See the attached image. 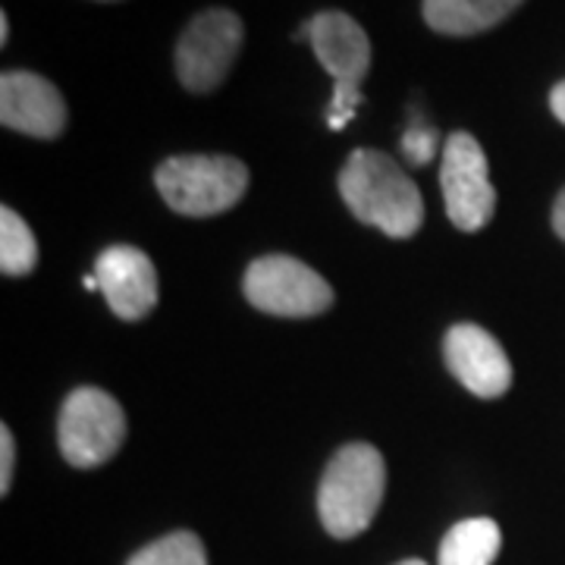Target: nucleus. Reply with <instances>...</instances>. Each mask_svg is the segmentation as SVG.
<instances>
[{"mask_svg": "<svg viewBox=\"0 0 565 565\" xmlns=\"http://www.w3.org/2000/svg\"><path fill=\"white\" fill-rule=\"evenodd\" d=\"M95 280L110 311L122 321H141L158 305V270L136 245H110L95 262Z\"/></svg>", "mask_w": 565, "mask_h": 565, "instance_id": "11", "label": "nucleus"}, {"mask_svg": "<svg viewBox=\"0 0 565 565\" xmlns=\"http://www.w3.org/2000/svg\"><path fill=\"white\" fill-rule=\"evenodd\" d=\"M446 367L481 399H500L512 386V364L497 337L478 323H456L444 340Z\"/></svg>", "mask_w": 565, "mask_h": 565, "instance_id": "9", "label": "nucleus"}, {"mask_svg": "<svg viewBox=\"0 0 565 565\" xmlns=\"http://www.w3.org/2000/svg\"><path fill=\"white\" fill-rule=\"evenodd\" d=\"M550 110L565 126V79L559 85H553V92H550Z\"/></svg>", "mask_w": 565, "mask_h": 565, "instance_id": "18", "label": "nucleus"}, {"mask_svg": "<svg viewBox=\"0 0 565 565\" xmlns=\"http://www.w3.org/2000/svg\"><path fill=\"white\" fill-rule=\"evenodd\" d=\"M13 468H17V440L7 424H0V493L7 497L13 487Z\"/></svg>", "mask_w": 565, "mask_h": 565, "instance_id": "17", "label": "nucleus"}, {"mask_svg": "<svg viewBox=\"0 0 565 565\" xmlns=\"http://www.w3.org/2000/svg\"><path fill=\"white\" fill-rule=\"evenodd\" d=\"M122 440L126 415L110 393L98 386H79L63 399L57 444L66 462L76 468H98L120 452Z\"/></svg>", "mask_w": 565, "mask_h": 565, "instance_id": "5", "label": "nucleus"}, {"mask_svg": "<svg viewBox=\"0 0 565 565\" xmlns=\"http://www.w3.org/2000/svg\"><path fill=\"white\" fill-rule=\"evenodd\" d=\"M553 230H556V236L565 243V189L559 192L556 204H553Z\"/></svg>", "mask_w": 565, "mask_h": 565, "instance_id": "19", "label": "nucleus"}, {"mask_svg": "<svg viewBox=\"0 0 565 565\" xmlns=\"http://www.w3.org/2000/svg\"><path fill=\"white\" fill-rule=\"evenodd\" d=\"M245 29L233 10H204L182 29L177 44V76L185 92L207 95L230 76L239 57Z\"/></svg>", "mask_w": 565, "mask_h": 565, "instance_id": "7", "label": "nucleus"}, {"mask_svg": "<svg viewBox=\"0 0 565 565\" xmlns=\"http://www.w3.org/2000/svg\"><path fill=\"white\" fill-rule=\"evenodd\" d=\"M503 544L493 519H465L446 531L440 544V565H493Z\"/></svg>", "mask_w": 565, "mask_h": 565, "instance_id": "13", "label": "nucleus"}, {"mask_svg": "<svg viewBox=\"0 0 565 565\" xmlns=\"http://www.w3.org/2000/svg\"><path fill=\"white\" fill-rule=\"evenodd\" d=\"M0 122L32 139H57L66 129L61 88L39 73L10 70L0 76Z\"/></svg>", "mask_w": 565, "mask_h": 565, "instance_id": "10", "label": "nucleus"}, {"mask_svg": "<svg viewBox=\"0 0 565 565\" xmlns=\"http://www.w3.org/2000/svg\"><path fill=\"white\" fill-rule=\"evenodd\" d=\"M102 3H114V0H102Z\"/></svg>", "mask_w": 565, "mask_h": 565, "instance_id": "22", "label": "nucleus"}, {"mask_svg": "<svg viewBox=\"0 0 565 565\" xmlns=\"http://www.w3.org/2000/svg\"><path fill=\"white\" fill-rule=\"evenodd\" d=\"M126 565H207V553H204L199 534L173 531V534H167L154 544L141 546Z\"/></svg>", "mask_w": 565, "mask_h": 565, "instance_id": "15", "label": "nucleus"}, {"mask_svg": "<svg viewBox=\"0 0 565 565\" xmlns=\"http://www.w3.org/2000/svg\"><path fill=\"white\" fill-rule=\"evenodd\" d=\"M337 185L355 221L377 226L393 239H408L422 230V192L403 167L384 151H352L337 177Z\"/></svg>", "mask_w": 565, "mask_h": 565, "instance_id": "1", "label": "nucleus"}, {"mask_svg": "<svg viewBox=\"0 0 565 565\" xmlns=\"http://www.w3.org/2000/svg\"><path fill=\"white\" fill-rule=\"evenodd\" d=\"M440 189H444L446 214L456 230L478 233L493 221L497 189L490 182L484 148L471 132H452L444 145L440 161Z\"/></svg>", "mask_w": 565, "mask_h": 565, "instance_id": "8", "label": "nucleus"}, {"mask_svg": "<svg viewBox=\"0 0 565 565\" xmlns=\"http://www.w3.org/2000/svg\"><path fill=\"white\" fill-rule=\"evenodd\" d=\"M437 145H440V139H437V132H434L430 126H424V122H418V126H408V129H405L403 154L412 163H418V167H424V163L434 161V154H437Z\"/></svg>", "mask_w": 565, "mask_h": 565, "instance_id": "16", "label": "nucleus"}, {"mask_svg": "<svg viewBox=\"0 0 565 565\" xmlns=\"http://www.w3.org/2000/svg\"><path fill=\"white\" fill-rule=\"evenodd\" d=\"M243 292L258 311L277 318H315L333 305L330 282L292 255H264L248 264Z\"/></svg>", "mask_w": 565, "mask_h": 565, "instance_id": "6", "label": "nucleus"}, {"mask_svg": "<svg viewBox=\"0 0 565 565\" xmlns=\"http://www.w3.org/2000/svg\"><path fill=\"white\" fill-rule=\"evenodd\" d=\"M386 465L371 444L343 446L323 471L318 512L330 537L352 541L374 522L384 503Z\"/></svg>", "mask_w": 565, "mask_h": 565, "instance_id": "2", "label": "nucleus"}, {"mask_svg": "<svg viewBox=\"0 0 565 565\" xmlns=\"http://www.w3.org/2000/svg\"><path fill=\"white\" fill-rule=\"evenodd\" d=\"M39 264V243L13 207H0V270L3 277H25Z\"/></svg>", "mask_w": 565, "mask_h": 565, "instance_id": "14", "label": "nucleus"}, {"mask_svg": "<svg viewBox=\"0 0 565 565\" xmlns=\"http://www.w3.org/2000/svg\"><path fill=\"white\" fill-rule=\"evenodd\" d=\"M399 565H427V563H422V559H405V563H399Z\"/></svg>", "mask_w": 565, "mask_h": 565, "instance_id": "21", "label": "nucleus"}, {"mask_svg": "<svg viewBox=\"0 0 565 565\" xmlns=\"http://www.w3.org/2000/svg\"><path fill=\"white\" fill-rule=\"evenodd\" d=\"M163 204L185 217H214L230 211L248 189V167L230 154H177L154 173Z\"/></svg>", "mask_w": 565, "mask_h": 565, "instance_id": "3", "label": "nucleus"}, {"mask_svg": "<svg viewBox=\"0 0 565 565\" xmlns=\"http://www.w3.org/2000/svg\"><path fill=\"white\" fill-rule=\"evenodd\" d=\"M311 51L323 70L333 76V98L327 107V122L333 132L345 129L362 107V79L371 66V41L364 29L340 10H323L305 22Z\"/></svg>", "mask_w": 565, "mask_h": 565, "instance_id": "4", "label": "nucleus"}, {"mask_svg": "<svg viewBox=\"0 0 565 565\" xmlns=\"http://www.w3.org/2000/svg\"><path fill=\"white\" fill-rule=\"evenodd\" d=\"M10 41V20H7V13H0V44H7Z\"/></svg>", "mask_w": 565, "mask_h": 565, "instance_id": "20", "label": "nucleus"}, {"mask_svg": "<svg viewBox=\"0 0 565 565\" xmlns=\"http://www.w3.org/2000/svg\"><path fill=\"white\" fill-rule=\"evenodd\" d=\"M525 0H424V22L452 39L481 35L487 29L500 25L505 17H512Z\"/></svg>", "mask_w": 565, "mask_h": 565, "instance_id": "12", "label": "nucleus"}]
</instances>
